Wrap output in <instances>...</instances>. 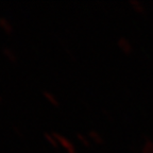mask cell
Instances as JSON below:
<instances>
[{
  "label": "cell",
  "mask_w": 153,
  "mask_h": 153,
  "mask_svg": "<svg viewBox=\"0 0 153 153\" xmlns=\"http://www.w3.org/2000/svg\"><path fill=\"white\" fill-rule=\"evenodd\" d=\"M2 52H3L4 56H5L10 62H12V63L17 62V58H16V56H15V53L13 52L12 49L7 48V47H4V48L2 49Z\"/></svg>",
  "instance_id": "obj_1"
},
{
  "label": "cell",
  "mask_w": 153,
  "mask_h": 153,
  "mask_svg": "<svg viewBox=\"0 0 153 153\" xmlns=\"http://www.w3.org/2000/svg\"><path fill=\"white\" fill-rule=\"evenodd\" d=\"M0 27L3 29L4 31L7 32V34H11L13 32V28H12V24L9 22L7 18L0 17Z\"/></svg>",
  "instance_id": "obj_2"
},
{
  "label": "cell",
  "mask_w": 153,
  "mask_h": 153,
  "mask_svg": "<svg viewBox=\"0 0 153 153\" xmlns=\"http://www.w3.org/2000/svg\"><path fill=\"white\" fill-rule=\"evenodd\" d=\"M43 94H44V96H45V97L47 98V99H48L51 103H53V104H56V105L58 104V103H56V100L54 99V97H53L50 93H48V91H43Z\"/></svg>",
  "instance_id": "obj_3"
},
{
  "label": "cell",
  "mask_w": 153,
  "mask_h": 153,
  "mask_svg": "<svg viewBox=\"0 0 153 153\" xmlns=\"http://www.w3.org/2000/svg\"><path fill=\"white\" fill-rule=\"evenodd\" d=\"M44 135H45L46 139H47V140H48L49 143H50V144H52L53 146H56V141H54V139H53L52 137H51V135H49L48 133H45V134H44Z\"/></svg>",
  "instance_id": "obj_4"
},
{
  "label": "cell",
  "mask_w": 153,
  "mask_h": 153,
  "mask_svg": "<svg viewBox=\"0 0 153 153\" xmlns=\"http://www.w3.org/2000/svg\"><path fill=\"white\" fill-rule=\"evenodd\" d=\"M13 130H14L15 132L17 133V134H18V136H19V137H24V135H22V133H21L20 131H19V130L17 129V127H16V125H13Z\"/></svg>",
  "instance_id": "obj_5"
},
{
  "label": "cell",
  "mask_w": 153,
  "mask_h": 153,
  "mask_svg": "<svg viewBox=\"0 0 153 153\" xmlns=\"http://www.w3.org/2000/svg\"><path fill=\"white\" fill-rule=\"evenodd\" d=\"M1 101H2V97H1V96H0V102H1Z\"/></svg>",
  "instance_id": "obj_6"
}]
</instances>
